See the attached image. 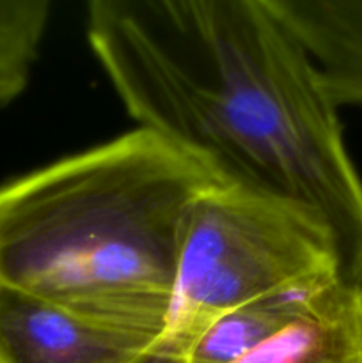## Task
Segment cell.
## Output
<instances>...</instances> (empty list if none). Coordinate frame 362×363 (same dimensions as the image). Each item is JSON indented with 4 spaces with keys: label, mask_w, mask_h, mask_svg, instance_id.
Segmentation results:
<instances>
[{
    "label": "cell",
    "mask_w": 362,
    "mask_h": 363,
    "mask_svg": "<svg viewBox=\"0 0 362 363\" xmlns=\"http://www.w3.org/2000/svg\"><path fill=\"white\" fill-rule=\"evenodd\" d=\"M85 32L138 128L227 183L312 209L362 284V177L339 108L270 0H92Z\"/></svg>",
    "instance_id": "6da1fadb"
},
{
    "label": "cell",
    "mask_w": 362,
    "mask_h": 363,
    "mask_svg": "<svg viewBox=\"0 0 362 363\" xmlns=\"http://www.w3.org/2000/svg\"><path fill=\"white\" fill-rule=\"evenodd\" d=\"M343 280L330 227L312 209L233 183L192 204L169 315L153 350L169 353L233 308Z\"/></svg>",
    "instance_id": "3957f363"
},
{
    "label": "cell",
    "mask_w": 362,
    "mask_h": 363,
    "mask_svg": "<svg viewBox=\"0 0 362 363\" xmlns=\"http://www.w3.org/2000/svg\"><path fill=\"white\" fill-rule=\"evenodd\" d=\"M50 18V0H0V108L28 87Z\"/></svg>",
    "instance_id": "52a82bcc"
},
{
    "label": "cell",
    "mask_w": 362,
    "mask_h": 363,
    "mask_svg": "<svg viewBox=\"0 0 362 363\" xmlns=\"http://www.w3.org/2000/svg\"><path fill=\"white\" fill-rule=\"evenodd\" d=\"M160 335L0 286V363H137Z\"/></svg>",
    "instance_id": "277c9868"
},
{
    "label": "cell",
    "mask_w": 362,
    "mask_h": 363,
    "mask_svg": "<svg viewBox=\"0 0 362 363\" xmlns=\"http://www.w3.org/2000/svg\"><path fill=\"white\" fill-rule=\"evenodd\" d=\"M220 183L138 126L0 183V286L163 332L185 220Z\"/></svg>",
    "instance_id": "7a4b0ae2"
},
{
    "label": "cell",
    "mask_w": 362,
    "mask_h": 363,
    "mask_svg": "<svg viewBox=\"0 0 362 363\" xmlns=\"http://www.w3.org/2000/svg\"><path fill=\"white\" fill-rule=\"evenodd\" d=\"M234 363H362V284L323 287L293 323Z\"/></svg>",
    "instance_id": "8992f818"
},
{
    "label": "cell",
    "mask_w": 362,
    "mask_h": 363,
    "mask_svg": "<svg viewBox=\"0 0 362 363\" xmlns=\"http://www.w3.org/2000/svg\"><path fill=\"white\" fill-rule=\"evenodd\" d=\"M337 108H362V0H270Z\"/></svg>",
    "instance_id": "5b68a950"
}]
</instances>
